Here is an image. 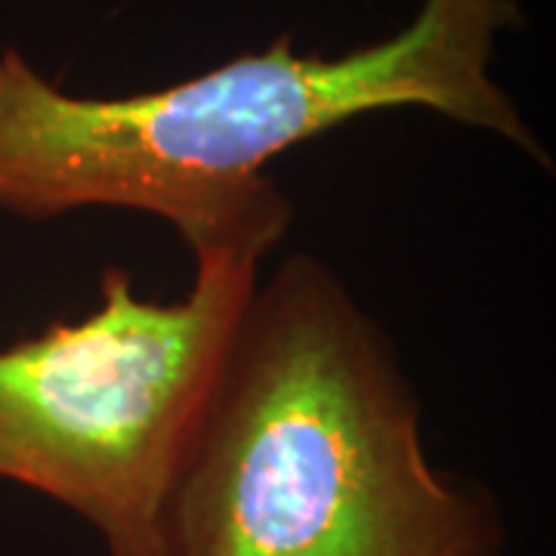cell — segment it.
Wrapping results in <instances>:
<instances>
[{
	"mask_svg": "<svg viewBox=\"0 0 556 556\" xmlns=\"http://www.w3.org/2000/svg\"><path fill=\"white\" fill-rule=\"evenodd\" d=\"M517 0H420L405 28L343 56L298 53L291 38L167 87L78 97L20 50H0V211L60 219L134 211L201 254L273 257L294 204L266 167L350 121L424 109L501 137L551 167L544 142L495 80L497 38Z\"/></svg>",
	"mask_w": 556,
	"mask_h": 556,
	"instance_id": "obj_1",
	"label": "cell"
},
{
	"mask_svg": "<svg viewBox=\"0 0 556 556\" xmlns=\"http://www.w3.org/2000/svg\"><path fill=\"white\" fill-rule=\"evenodd\" d=\"M492 492L442 473L380 321L316 254L260 273L161 517V556H501Z\"/></svg>",
	"mask_w": 556,
	"mask_h": 556,
	"instance_id": "obj_2",
	"label": "cell"
},
{
	"mask_svg": "<svg viewBox=\"0 0 556 556\" xmlns=\"http://www.w3.org/2000/svg\"><path fill=\"white\" fill-rule=\"evenodd\" d=\"M192 288L149 300L109 266L100 303L0 346V479L84 519L105 556H161V517L257 251L192 254Z\"/></svg>",
	"mask_w": 556,
	"mask_h": 556,
	"instance_id": "obj_3",
	"label": "cell"
}]
</instances>
